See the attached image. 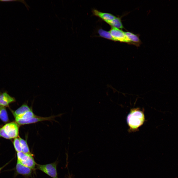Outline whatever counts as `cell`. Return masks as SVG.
I'll return each instance as SVG.
<instances>
[{
	"instance_id": "1",
	"label": "cell",
	"mask_w": 178,
	"mask_h": 178,
	"mask_svg": "<svg viewBox=\"0 0 178 178\" xmlns=\"http://www.w3.org/2000/svg\"><path fill=\"white\" fill-rule=\"evenodd\" d=\"M145 116L143 112L138 108L131 109L127 118L130 131H134L138 129L144 122Z\"/></svg>"
},
{
	"instance_id": "2",
	"label": "cell",
	"mask_w": 178,
	"mask_h": 178,
	"mask_svg": "<svg viewBox=\"0 0 178 178\" xmlns=\"http://www.w3.org/2000/svg\"><path fill=\"white\" fill-rule=\"evenodd\" d=\"M16 156L17 160L22 164L33 169L35 168L36 163L32 154H28L22 152H17Z\"/></svg>"
},
{
	"instance_id": "3",
	"label": "cell",
	"mask_w": 178,
	"mask_h": 178,
	"mask_svg": "<svg viewBox=\"0 0 178 178\" xmlns=\"http://www.w3.org/2000/svg\"><path fill=\"white\" fill-rule=\"evenodd\" d=\"M56 162L44 165L37 164V168L53 178H58Z\"/></svg>"
},
{
	"instance_id": "4",
	"label": "cell",
	"mask_w": 178,
	"mask_h": 178,
	"mask_svg": "<svg viewBox=\"0 0 178 178\" xmlns=\"http://www.w3.org/2000/svg\"><path fill=\"white\" fill-rule=\"evenodd\" d=\"M19 125L13 121L6 124L3 127L10 139L17 137L19 136Z\"/></svg>"
},
{
	"instance_id": "5",
	"label": "cell",
	"mask_w": 178,
	"mask_h": 178,
	"mask_svg": "<svg viewBox=\"0 0 178 178\" xmlns=\"http://www.w3.org/2000/svg\"><path fill=\"white\" fill-rule=\"evenodd\" d=\"M109 31L115 42L118 41L128 44L125 32L120 29L112 27H111Z\"/></svg>"
},
{
	"instance_id": "6",
	"label": "cell",
	"mask_w": 178,
	"mask_h": 178,
	"mask_svg": "<svg viewBox=\"0 0 178 178\" xmlns=\"http://www.w3.org/2000/svg\"><path fill=\"white\" fill-rule=\"evenodd\" d=\"M32 169L26 166L17 160L15 168V175H21L24 176H29L32 174Z\"/></svg>"
},
{
	"instance_id": "7",
	"label": "cell",
	"mask_w": 178,
	"mask_h": 178,
	"mask_svg": "<svg viewBox=\"0 0 178 178\" xmlns=\"http://www.w3.org/2000/svg\"><path fill=\"white\" fill-rule=\"evenodd\" d=\"M125 34L128 41V44L139 46L142 43L138 34H135L130 32H125Z\"/></svg>"
},
{
	"instance_id": "8",
	"label": "cell",
	"mask_w": 178,
	"mask_h": 178,
	"mask_svg": "<svg viewBox=\"0 0 178 178\" xmlns=\"http://www.w3.org/2000/svg\"><path fill=\"white\" fill-rule=\"evenodd\" d=\"M16 101L15 99L6 92L0 94V106L5 107Z\"/></svg>"
},
{
	"instance_id": "9",
	"label": "cell",
	"mask_w": 178,
	"mask_h": 178,
	"mask_svg": "<svg viewBox=\"0 0 178 178\" xmlns=\"http://www.w3.org/2000/svg\"><path fill=\"white\" fill-rule=\"evenodd\" d=\"M53 118V117L52 116L48 117H43L38 116L36 115L35 116L27 121H24L18 120L16 121L15 122L19 125H21L34 123L42 121L50 120H52Z\"/></svg>"
},
{
	"instance_id": "10",
	"label": "cell",
	"mask_w": 178,
	"mask_h": 178,
	"mask_svg": "<svg viewBox=\"0 0 178 178\" xmlns=\"http://www.w3.org/2000/svg\"><path fill=\"white\" fill-rule=\"evenodd\" d=\"M92 12L94 15L99 17L105 22L111 20L116 17L111 14L102 12L95 9H93Z\"/></svg>"
},
{
	"instance_id": "11",
	"label": "cell",
	"mask_w": 178,
	"mask_h": 178,
	"mask_svg": "<svg viewBox=\"0 0 178 178\" xmlns=\"http://www.w3.org/2000/svg\"><path fill=\"white\" fill-rule=\"evenodd\" d=\"M31 109L26 103H24L12 113L15 118L19 117Z\"/></svg>"
},
{
	"instance_id": "12",
	"label": "cell",
	"mask_w": 178,
	"mask_h": 178,
	"mask_svg": "<svg viewBox=\"0 0 178 178\" xmlns=\"http://www.w3.org/2000/svg\"><path fill=\"white\" fill-rule=\"evenodd\" d=\"M105 22L110 25L111 27L120 29L124 28L122 22L121 17H116L113 19Z\"/></svg>"
},
{
	"instance_id": "13",
	"label": "cell",
	"mask_w": 178,
	"mask_h": 178,
	"mask_svg": "<svg viewBox=\"0 0 178 178\" xmlns=\"http://www.w3.org/2000/svg\"><path fill=\"white\" fill-rule=\"evenodd\" d=\"M35 116L36 115L34 114L31 110L26 112L21 116L15 118V121L18 120L24 121H27Z\"/></svg>"
},
{
	"instance_id": "14",
	"label": "cell",
	"mask_w": 178,
	"mask_h": 178,
	"mask_svg": "<svg viewBox=\"0 0 178 178\" xmlns=\"http://www.w3.org/2000/svg\"><path fill=\"white\" fill-rule=\"evenodd\" d=\"M98 33L101 37L107 39L114 41V40L110 32L102 29H98Z\"/></svg>"
},
{
	"instance_id": "15",
	"label": "cell",
	"mask_w": 178,
	"mask_h": 178,
	"mask_svg": "<svg viewBox=\"0 0 178 178\" xmlns=\"http://www.w3.org/2000/svg\"><path fill=\"white\" fill-rule=\"evenodd\" d=\"M0 119L3 122H7L8 117L5 107L0 106Z\"/></svg>"
},
{
	"instance_id": "16",
	"label": "cell",
	"mask_w": 178,
	"mask_h": 178,
	"mask_svg": "<svg viewBox=\"0 0 178 178\" xmlns=\"http://www.w3.org/2000/svg\"><path fill=\"white\" fill-rule=\"evenodd\" d=\"M19 138L21 145L22 152L26 154H31L26 141L19 137Z\"/></svg>"
},
{
	"instance_id": "17",
	"label": "cell",
	"mask_w": 178,
	"mask_h": 178,
	"mask_svg": "<svg viewBox=\"0 0 178 178\" xmlns=\"http://www.w3.org/2000/svg\"><path fill=\"white\" fill-rule=\"evenodd\" d=\"M13 143L14 148L16 152H22L21 145L19 137H17L14 139Z\"/></svg>"
},
{
	"instance_id": "18",
	"label": "cell",
	"mask_w": 178,
	"mask_h": 178,
	"mask_svg": "<svg viewBox=\"0 0 178 178\" xmlns=\"http://www.w3.org/2000/svg\"><path fill=\"white\" fill-rule=\"evenodd\" d=\"M0 137L7 139H10L6 134L3 127L0 128Z\"/></svg>"
},
{
	"instance_id": "19",
	"label": "cell",
	"mask_w": 178,
	"mask_h": 178,
	"mask_svg": "<svg viewBox=\"0 0 178 178\" xmlns=\"http://www.w3.org/2000/svg\"><path fill=\"white\" fill-rule=\"evenodd\" d=\"M11 160L10 161H9L6 163V164H5L3 166H2V167H0V173L1 172V171L2 170V169L4 168L5 167H6L7 165L8 164H9L11 162Z\"/></svg>"
}]
</instances>
